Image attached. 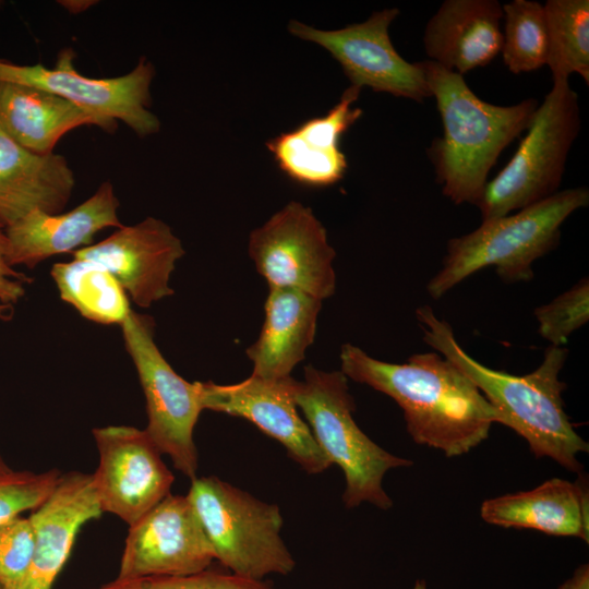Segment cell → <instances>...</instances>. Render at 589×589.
Returning a JSON list of instances; mask_svg holds the SVG:
<instances>
[{
    "mask_svg": "<svg viewBox=\"0 0 589 589\" xmlns=\"http://www.w3.org/2000/svg\"><path fill=\"white\" fill-rule=\"evenodd\" d=\"M120 203L110 181H104L86 201L69 212L47 214L35 209L5 227L11 266L34 268L43 261L93 244L106 228H120Z\"/></svg>",
    "mask_w": 589,
    "mask_h": 589,
    "instance_id": "cell-16",
    "label": "cell"
},
{
    "mask_svg": "<svg viewBox=\"0 0 589 589\" xmlns=\"http://www.w3.org/2000/svg\"><path fill=\"white\" fill-rule=\"evenodd\" d=\"M548 29L546 65L553 81L579 74L589 84V1L548 0L543 4Z\"/></svg>",
    "mask_w": 589,
    "mask_h": 589,
    "instance_id": "cell-25",
    "label": "cell"
},
{
    "mask_svg": "<svg viewBox=\"0 0 589 589\" xmlns=\"http://www.w3.org/2000/svg\"><path fill=\"white\" fill-rule=\"evenodd\" d=\"M420 64L443 123V135L428 149L436 181L453 203L476 205L500 154L528 129L538 100L492 105L480 99L462 75L431 60Z\"/></svg>",
    "mask_w": 589,
    "mask_h": 589,
    "instance_id": "cell-3",
    "label": "cell"
},
{
    "mask_svg": "<svg viewBox=\"0 0 589 589\" xmlns=\"http://www.w3.org/2000/svg\"><path fill=\"white\" fill-rule=\"evenodd\" d=\"M294 378L250 375L235 384L200 382L203 410L243 418L278 441L304 471L321 473L332 466L301 418L293 394Z\"/></svg>",
    "mask_w": 589,
    "mask_h": 589,
    "instance_id": "cell-14",
    "label": "cell"
},
{
    "mask_svg": "<svg viewBox=\"0 0 589 589\" xmlns=\"http://www.w3.org/2000/svg\"><path fill=\"white\" fill-rule=\"evenodd\" d=\"M580 129L578 95L568 80L553 81L509 163L476 203L482 221L508 215L554 193Z\"/></svg>",
    "mask_w": 589,
    "mask_h": 589,
    "instance_id": "cell-7",
    "label": "cell"
},
{
    "mask_svg": "<svg viewBox=\"0 0 589 589\" xmlns=\"http://www.w3.org/2000/svg\"><path fill=\"white\" fill-rule=\"evenodd\" d=\"M214 550L215 560L232 574L263 580L289 575L296 561L280 531V508L220 480H191L187 495Z\"/></svg>",
    "mask_w": 589,
    "mask_h": 589,
    "instance_id": "cell-6",
    "label": "cell"
},
{
    "mask_svg": "<svg viewBox=\"0 0 589 589\" xmlns=\"http://www.w3.org/2000/svg\"><path fill=\"white\" fill-rule=\"evenodd\" d=\"M360 92V87L350 85L325 116L312 118L266 143L278 168L289 179L323 188L344 178L348 163L340 140L362 115L360 108L352 107Z\"/></svg>",
    "mask_w": 589,
    "mask_h": 589,
    "instance_id": "cell-18",
    "label": "cell"
},
{
    "mask_svg": "<svg viewBox=\"0 0 589 589\" xmlns=\"http://www.w3.org/2000/svg\"><path fill=\"white\" fill-rule=\"evenodd\" d=\"M502 4L496 0H446L425 26L430 58L460 75L490 63L502 49Z\"/></svg>",
    "mask_w": 589,
    "mask_h": 589,
    "instance_id": "cell-19",
    "label": "cell"
},
{
    "mask_svg": "<svg viewBox=\"0 0 589 589\" xmlns=\"http://www.w3.org/2000/svg\"><path fill=\"white\" fill-rule=\"evenodd\" d=\"M214 560L189 498L170 493L129 526L116 578L185 576L208 568Z\"/></svg>",
    "mask_w": 589,
    "mask_h": 589,
    "instance_id": "cell-13",
    "label": "cell"
},
{
    "mask_svg": "<svg viewBox=\"0 0 589 589\" xmlns=\"http://www.w3.org/2000/svg\"><path fill=\"white\" fill-rule=\"evenodd\" d=\"M341 372L397 402L419 445L447 457L469 453L488 438L496 413L471 380L437 352L414 353L406 363L377 360L351 344L340 349Z\"/></svg>",
    "mask_w": 589,
    "mask_h": 589,
    "instance_id": "cell-1",
    "label": "cell"
},
{
    "mask_svg": "<svg viewBox=\"0 0 589 589\" xmlns=\"http://www.w3.org/2000/svg\"><path fill=\"white\" fill-rule=\"evenodd\" d=\"M83 125L110 133L99 118L58 95L0 81V129L22 147L39 155L55 153L65 133Z\"/></svg>",
    "mask_w": 589,
    "mask_h": 589,
    "instance_id": "cell-23",
    "label": "cell"
},
{
    "mask_svg": "<svg viewBox=\"0 0 589 589\" xmlns=\"http://www.w3.org/2000/svg\"><path fill=\"white\" fill-rule=\"evenodd\" d=\"M249 254L268 287L294 289L320 300L336 289V252L313 211L290 202L249 238Z\"/></svg>",
    "mask_w": 589,
    "mask_h": 589,
    "instance_id": "cell-10",
    "label": "cell"
},
{
    "mask_svg": "<svg viewBox=\"0 0 589 589\" xmlns=\"http://www.w3.org/2000/svg\"><path fill=\"white\" fill-rule=\"evenodd\" d=\"M0 589H2L1 585H0Z\"/></svg>",
    "mask_w": 589,
    "mask_h": 589,
    "instance_id": "cell-37",
    "label": "cell"
},
{
    "mask_svg": "<svg viewBox=\"0 0 589 589\" xmlns=\"http://www.w3.org/2000/svg\"><path fill=\"white\" fill-rule=\"evenodd\" d=\"M14 308L0 301V321H10L13 317Z\"/></svg>",
    "mask_w": 589,
    "mask_h": 589,
    "instance_id": "cell-34",
    "label": "cell"
},
{
    "mask_svg": "<svg viewBox=\"0 0 589 589\" xmlns=\"http://www.w3.org/2000/svg\"><path fill=\"white\" fill-rule=\"evenodd\" d=\"M502 56L514 73L530 72L546 64L548 29L543 4L531 0H513L502 5Z\"/></svg>",
    "mask_w": 589,
    "mask_h": 589,
    "instance_id": "cell-26",
    "label": "cell"
},
{
    "mask_svg": "<svg viewBox=\"0 0 589 589\" xmlns=\"http://www.w3.org/2000/svg\"><path fill=\"white\" fill-rule=\"evenodd\" d=\"M92 433L98 452L92 481L100 509L131 526L170 494L175 476L145 429L107 425Z\"/></svg>",
    "mask_w": 589,
    "mask_h": 589,
    "instance_id": "cell-11",
    "label": "cell"
},
{
    "mask_svg": "<svg viewBox=\"0 0 589 589\" xmlns=\"http://www.w3.org/2000/svg\"><path fill=\"white\" fill-rule=\"evenodd\" d=\"M71 47L59 51L56 63L16 64L0 59V81L48 91L88 111L106 123L113 133L121 121L137 136L145 137L160 130V121L151 111V84L154 65L141 57L128 73L95 79L80 73Z\"/></svg>",
    "mask_w": 589,
    "mask_h": 589,
    "instance_id": "cell-9",
    "label": "cell"
},
{
    "mask_svg": "<svg viewBox=\"0 0 589 589\" xmlns=\"http://www.w3.org/2000/svg\"><path fill=\"white\" fill-rule=\"evenodd\" d=\"M61 477L56 468L43 472L0 471V526L38 508L53 493Z\"/></svg>",
    "mask_w": 589,
    "mask_h": 589,
    "instance_id": "cell-28",
    "label": "cell"
},
{
    "mask_svg": "<svg viewBox=\"0 0 589 589\" xmlns=\"http://www.w3.org/2000/svg\"><path fill=\"white\" fill-rule=\"evenodd\" d=\"M540 336L550 346L563 347L569 336L589 320V279L581 278L570 289L534 310Z\"/></svg>",
    "mask_w": 589,
    "mask_h": 589,
    "instance_id": "cell-27",
    "label": "cell"
},
{
    "mask_svg": "<svg viewBox=\"0 0 589 589\" xmlns=\"http://www.w3.org/2000/svg\"><path fill=\"white\" fill-rule=\"evenodd\" d=\"M35 536L28 517L19 516L0 526V585L16 589L31 564Z\"/></svg>",
    "mask_w": 589,
    "mask_h": 589,
    "instance_id": "cell-30",
    "label": "cell"
},
{
    "mask_svg": "<svg viewBox=\"0 0 589 589\" xmlns=\"http://www.w3.org/2000/svg\"><path fill=\"white\" fill-rule=\"evenodd\" d=\"M103 514L92 474L80 471L62 473L53 493L28 517L35 536L34 551L28 569L16 589H52L79 531Z\"/></svg>",
    "mask_w": 589,
    "mask_h": 589,
    "instance_id": "cell-17",
    "label": "cell"
},
{
    "mask_svg": "<svg viewBox=\"0 0 589 589\" xmlns=\"http://www.w3.org/2000/svg\"><path fill=\"white\" fill-rule=\"evenodd\" d=\"M588 203L587 188L566 189L514 215L483 220L476 230L450 239L442 268L426 285L429 294L440 299L489 266L507 283L532 279V264L558 244L565 219Z\"/></svg>",
    "mask_w": 589,
    "mask_h": 589,
    "instance_id": "cell-4",
    "label": "cell"
},
{
    "mask_svg": "<svg viewBox=\"0 0 589 589\" xmlns=\"http://www.w3.org/2000/svg\"><path fill=\"white\" fill-rule=\"evenodd\" d=\"M50 275L60 298L88 321L121 325L131 311L124 289L95 261L74 257L55 263Z\"/></svg>",
    "mask_w": 589,
    "mask_h": 589,
    "instance_id": "cell-24",
    "label": "cell"
},
{
    "mask_svg": "<svg viewBox=\"0 0 589 589\" xmlns=\"http://www.w3.org/2000/svg\"><path fill=\"white\" fill-rule=\"evenodd\" d=\"M154 327L151 316L133 310L121 324L146 400L145 431L175 468L193 480L199 469L193 432L203 411L200 382H188L172 369L155 342Z\"/></svg>",
    "mask_w": 589,
    "mask_h": 589,
    "instance_id": "cell-8",
    "label": "cell"
},
{
    "mask_svg": "<svg viewBox=\"0 0 589 589\" xmlns=\"http://www.w3.org/2000/svg\"><path fill=\"white\" fill-rule=\"evenodd\" d=\"M75 187L67 158L33 153L0 129V223L8 227L28 213H62Z\"/></svg>",
    "mask_w": 589,
    "mask_h": 589,
    "instance_id": "cell-20",
    "label": "cell"
},
{
    "mask_svg": "<svg viewBox=\"0 0 589 589\" xmlns=\"http://www.w3.org/2000/svg\"><path fill=\"white\" fill-rule=\"evenodd\" d=\"M72 255L103 265L136 305L148 308L173 294L170 276L184 249L165 221L149 216Z\"/></svg>",
    "mask_w": 589,
    "mask_h": 589,
    "instance_id": "cell-15",
    "label": "cell"
},
{
    "mask_svg": "<svg viewBox=\"0 0 589 589\" xmlns=\"http://www.w3.org/2000/svg\"><path fill=\"white\" fill-rule=\"evenodd\" d=\"M558 589H589V566L580 565L573 576L564 581Z\"/></svg>",
    "mask_w": 589,
    "mask_h": 589,
    "instance_id": "cell-32",
    "label": "cell"
},
{
    "mask_svg": "<svg viewBox=\"0 0 589 589\" xmlns=\"http://www.w3.org/2000/svg\"><path fill=\"white\" fill-rule=\"evenodd\" d=\"M423 340L449 360L478 387L502 423L525 438L531 453L548 457L579 473V454L588 443L576 432L564 410L566 384L560 373L568 357L564 347L549 346L539 366L521 376L490 369L470 357L457 342L452 326L430 305L416 310Z\"/></svg>",
    "mask_w": 589,
    "mask_h": 589,
    "instance_id": "cell-2",
    "label": "cell"
},
{
    "mask_svg": "<svg viewBox=\"0 0 589 589\" xmlns=\"http://www.w3.org/2000/svg\"><path fill=\"white\" fill-rule=\"evenodd\" d=\"M322 302L294 289L268 287L261 333L247 349L253 363L251 375L266 380L291 376L314 341Z\"/></svg>",
    "mask_w": 589,
    "mask_h": 589,
    "instance_id": "cell-22",
    "label": "cell"
},
{
    "mask_svg": "<svg viewBox=\"0 0 589 589\" xmlns=\"http://www.w3.org/2000/svg\"><path fill=\"white\" fill-rule=\"evenodd\" d=\"M399 14L396 8L371 14L361 23L323 31L291 21L289 32L326 49L341 65L351 85L371 87L414 101L432 97L420 62L406 61L393 46L388 27Z\"/></svg>",
    "mask_w": 589,
    "mask_h": 589,
    "instance_id": "cell-12",
    "label": "cell"
},
{
    "mask_svg": "<svg viewBox=\"0 0 589 589\" xmlns=\"http://www.w3.org/2000/svg\"><path fill=\"white\" fill-rule=\"evenodd\" d=\"M58 3L64 9H67L71 13H80L85 10H87L89 7H92L95 1H85V0H67V1H58Z\"/></svg>",
    "mask_w": 589,
    "mask_h": 589,
    "instance_id": "cell-33",
    "label": "cell"
},
{
    "mask_svg": "<svg viewBox=\"0 0 589 589\" xmlns=\"http://www.w3.org/2000/svg\"><path fill=\"white\" fill-rule=\"evenodd\" d=\"M480 516L490 525L577 537L588 543V486L582 478L575 482L553 478L532 490L485 500Z\"/></svg>",
    "mask_w": 589,
    "mask_h": 589,
    "instance_id": "cell-21",
    "label": "cell"
},
{
    "mask_svg": "<svg viewBox=\"0 0 589 589\" xmlns=\"http://www.w3.org/2000/svg\"><path fill=\"white\" fill-rule=\"evenodd\" d=\"M294 400L323 453L345 474L342 501L347 508L368 502L388 509L393 501L383 488L387 471L412 461L373 442L356 423V404L348 377L341 371L304 368V378L293 384Z\"/></svg>",
    "mask_w": 589,
    "mask_h": 589,
    "instance_id": "cell-5",
    "label": "cell"
},
{
    "mask_svg": "<svg viewBox=\"0 0 589 589\" xmlns=\"http://www.w3.org/2000/svg\"><path fill=\"white\" fill-rule=\"evenodd\" d=\"M31 281L29 277L9 263L5 227L0 223V301L12 305L19 302Z\"/></svg>",
    "mask_w": 589,
    "mask_h": 589,
    "instance_id": "cell-31",
    "label": "cell"
},
{
    "mask_svg": "<svg viewBox=\"0 0 589 589\" xmlns=\"http://www.w3.org/2000/svg\"><path fill=\"white\" fill-rule=\"evenodd\" d=\"M94 589H277L263 581L206 568L185 576L115 578Z\"/></svg>",
    "mask_w": 589,
    "mask_h": 589,
    "instance_id": "cell-29",
    "label": "cell"
},
{
    "mask_svg": "<svg viewBox=\"0 0 589 589\" xmlns=\"http://www.w3.org/2000/svg\"><path fill=\"white\" fill-rule=\"evenodd\" d=\"M11 469L4 461V459L2 458L1 454H0V471H7Z\"/></svg>",
    "mask_w": 589,
    "mask_h": 589,
    "instance_id": "cell-36",
    "label": "cell"
},
{
    "mask_svg": "<svg viewBox=\"0 0 589 589\" xmlns=\"http://www.w3.org/2000/svg\"><path fill=\"white\" fill-rule=\"evenodd\" d=\"M413 589H426V584L424 580H417L416 584H414V587Z\"/></svg>",
    "mask_w": 589,
    "mask_h": 589,
    "instance_id": "cell-35",
    "label": "cell"
}]
</instances>
